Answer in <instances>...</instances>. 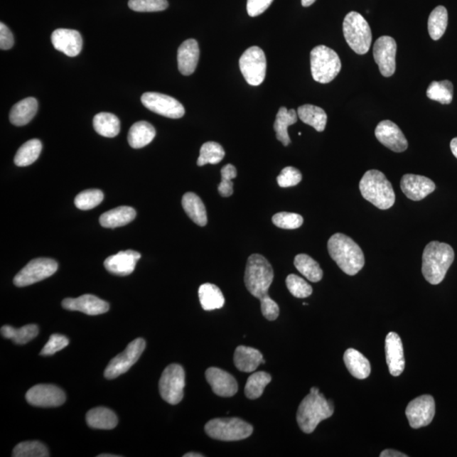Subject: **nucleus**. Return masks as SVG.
Listing matches in <instances>:
<instances>
[{
	"label": "nucleus",
	"instance_id": "1",
	"mask_svg": "<svg viewBox=\"0 0 457 457\" xmlns=\"http://www.w3.org/2000/svg\"><path fill=\"white\" fill-rule=\"evenodd\" d=\"M328 251L340 269L352 276L360 271L365 264L361 247L344 234L333 235L328 242Z\"/></svg>",
	"mask_w": 457,
	"mask_h": 457
},
{
	"label": "nucleus",
	"instance_id": "2",
	"mask_svg": "<svg viewBox=\"0 0 457 457\" xmlns=\"http://www.w3.org/2000/svg\"><path fill=\"white\" fill-rule=\"evenodd\" d=\"M454 259L455 252L449 244L429 242L424 248L421 265V272L426 281L432 285L441 283Z\"/></svg>",
	"mask_w": 457,
	"mask_h": 457
},
{
	"label": "nucleus",
	"instance_id": "3",
	"mask_svg": "<svg viewBox=\"0 0 457 457\" xmlns=\"http://www.w3.org/2000/svg\"><path fill=\"white\" fill-rule=\"evenodd\" d=\"M333 414L334 404L331 401H328L322 393H310L297 410V424L304 433L311 434L321 421L330 418Z\"/></svg>",
	"mask_w": 457,
	"mask_h": 457
},
{
	"label": "nucleus",
	"instance_id": "4",
	"mask_svg": "<svg viewBox=\"0 0 457 457\" xmlns=\"http://www.w3.org/2000/svg\"><path fill=\"white\" fill-rule=\"evenodd\" d=\"M359 188L362 196L380 210H389L396 202L392 183L380 171H367L360 181Z\"/></svg>",
	"mask_w": 457,
	"mask_h": 457
},
{
	"label": "nucleus",
	"instance_id": "5",
	"mask_svg": "<svg viewBox=\"0 0 457 457\" xmlns=\"http://www.w3.org/2000/svg\"><path fill=\"white\" fill-rule=\"evenodd\" d=\"M274 276L272 266L264 256L252 254L248 257L244 281L248 291L256 299L261 300L269 296Z\"/></svg>",
	"mask_w": 457,
	"mask_h": 457
},
{
	"label": "nucleus",
	"instance_id": "6",
	"mask_svg": "<svg viewBox=\"0 0 457 457\" xmlns=\"http://www.w3.org/2000/svg\"><path fill=\"white\" fill-rule=\"evenodd\" d=\"M343 33L350 48L358 55H365L372 43V31L367 21L358 12L352 11L345 16Z\"/></svg>",
	"mask_w": 457,
	"mask_h": 457
},
{
	"label": "nucleus",
	"instance_id": "7",
	"mask_svg": "<svg viewBox=\"0 0 457 457\" xmlns=\"http://www.w3.org/2000/svg\"><path fill=\"white\" fill-rule=\"evenodd\" d=\"M311 72L314 81L326 84L340 72L341 61L336 52L325 45L315 47L310 54Z\"/></svg>",
	"mask_w": 457,
	"mask_h": 457
},
{
	"label": "nucleus",
	"instance_id": "8",
	"mask_svg": "<svg viewBox=\"0 0 457 457\" xmlns=\"http://www.w3.org/2000/svg\"><path fill=\"white\" fill-rule=\"evenodd\" d=\"M205 432L221 441H238L252 436V426L238 418L212 419L205 425Z\"/></svg>",
	"mask_w": 457,
	"mask_h": 457
},
{
	"label": "nucleus",
	"instance_id": "9",
	"mask_svg": "<svg viewBox=\"0 0 457 457\" xmlns=\"http://www.w3.org/2000/svg\"><path fill=\"white\" fill-rule=\"evenodd\" d=\"M158 385L163 400L171 405L180 403L184 397L186 385L184 368L176 363L168 365L163 370Z\"/></svg>",
	"mask_w": 457,
	"mask_h": 457
},
{
	"label": "nucleus",
	"instance_id": "10",
	"mask_svg": "<svg viewBox=\"0 0 457 457\" xmlns=\"http://www.w3.org/2000/svg\"><path fill=\"white\" fill-rule=\"evenodd\" d=\"M240 70L246 82L251 86H259L264 82L267 70L264 52L257 46H252L240 58Z\"/></svg>",
	"mask_w": 457,
	"mask_h": 457
},
{
	"label": "nucleus",
	"instance_id": "11",
	"mask_svg": "<svg viewBox=\"0 0 457 457\" xmlns=\"http://www.w3.org/2000/svg\"><path fill=\"white\" fill-rule=\"evenodd\" d=\"M58 269V263L51 259H36L30 261L14 278L15 286L24 287L52 276Z\"/></svg>",
	"mask_w": 457,
	"mask_h": 457
},
{
	"label": "nucleus",
	"instance_id": "12",
	"mask_svg": "<svg viewBox=\"0 0 457 457\" xmlns=\"http://www.w3.org/2000/svg\"><path fill=\"white\" fill-rule=\"evenodd\" d=\"M146 348V343L143 338H137L127 345V348L121 354L117 355L109 363L104 371V377L108 380H114L119 375L125 374L130 368L139 361L141 355Z\"/></svg>",
	"mask_w": 457,
	"mask_h": 457
},
{
	"label": "nucleus",
	"instance_id": "13",
	"mask_svg": "<svg viewBox=\"0 0 457 457\" xmlns=\"http://www.w3.org/2000/svg\"><path fill=\"white\" fill-rule=\"evenodd\" d=\"M145 107L154 113L171 119L184 117L185 109L178 100L158 92H146L141 99Z\"/></svg>",
	"mask_w": 457,
	"mask_h": 457
},
{
	"label": "nucleus",
	"instance_id": "14",
	"mask_svg": "<svg viewBox=\"0 0 457 457\" xmlns=\"http://www.w3.org/2000/svg\"><path fill=\"white\" fill-rule=\"evenodd\" d=\"M436 414V402L429 394L412 400L406 409V415L412 429L425 427L431 423Z\"/></svg>",
	"mask_w": 457,
	"mask_h": 457
},
{
	"label": "nucleus",
	"instance_id": "15",
	"mask_svg": "<svg viewBox=\"0 0 457 457\" xmlns=\"http://www.w3.org/2000/svg\"><path fill=\"white\" fill-rule=\"evenodd\" d=\"M397 50L396 40L392 37H380L375 43V60L385 77H392L396 72Z\"/></svg>",
	"mask_w": 457,
	"mask_h": 457
},
{
	"label": "nucleus",
	"instance_id": "16",
	"mask_svg": "<svg viewBox=\"0 0 457 457\" xmlns=\"http://www.w3.org/2000/svg\"><path fill=\"white\" fill-rule=\"evenodd\" d=\"M65 394L54 385H38L26 394V401L31 405L40 407H56L63 405Z\"/></svg>",
	"mask_w": 457,
	"mask_h": 457
},
{
	"label": "nucleus",
	"instance_id": "17",
	"mask_svg": "<svg viewBox=\"0 0 457 457\" xmlns=\"http://www.w3.org/2000/svg\"><path fill=\"white\" fill-rule=\"evenodd\" d=\"M376 139L386 148L396 153H402L408 148L406 136L401 129L392 121L381 122L375 129Z\"/></svg>",
	"mask_w": 457,
	"mask_h": 457
},
{
	"label": "nucleus",
	"instance_id": "18",
	"mask_svg": "<svg viewBox=\"0 0 457 457\" xmlns=\"http://www.w3.org/2000/svg\"><path fill=\"white\" fill-rule=\"evenodd\" d=\"M401 188L407 198L412 201H420L436 190V184L428 177L407 174L402 176Z\"/></svg>",
	"mask_w": 457,
	"mask_h": 457
},
{
	"label": "nucleus",
	"instance_id": "19",
	"mask_svg": "<svg viewBox=\"0 0 457 457\" xmlns=\"http://www.w3.org/2000/svg\"><path fill=\"white\" fill-rule=\"evenodd\" d=\"M206 380L217 396L232 397L237 394L238 385L236 379L221 368L210 367L206 372Z\"/></svg>",
	"mask_w": 457,
	"mask_h": 457
},
{
	"label": "nucleus",
	"instance_id": "20",
	"mask_svg": "<svg viewBox=\"0 0 457 457\" xmlns=\"http://www.w3.org/2000/svg\"><path fill=\"white\" fill-rule=\"evenodd\" d=\"M51 41L55 50L69 57L77 56L82 51V38L75 30L56 29L52 33Z\"/></svg>",
	"mask_w": 457,
	"mask_h": 457
},
{
	"label": "nucleus",
	"instance_id": "21",
	"mask_svg": "<svg viewBox=\"0 0 457 457\" xmlns=\"http://www.w3.org/2000/svg\"><path fill=\"white\" fill-rule=\"evenodd\" d=\"M385 353L390 375L400 376L405 368V357L401 337L397 333L389 332L386 336Z\"/></svg>",
	"mask_w": 457,
	"mask_h": 457
},
{
	"label": "nucleus",
	"instance_id": "22",
	"mask_svg": "<svg viewBox=\"0 0 457 457\" xmlns=\"http://www.w3.org/2000/svg\"><path fill=\"white\" fill-rule=\"evenodd\" d=\"M62 306L70 311H78L87 315H100L107 313L109 304L107 301L90 294L83 295L77 299H66Z\"/></svg>",
	"mask_w": 457,
	"mask_h": 457
},
{
	"label": "nucleus",
	"instance_id": "23",
	"mask_svg": "<svg viewBox=\"0 0 457 457\" xmlns=\"http://www.w3.org/2000/svg\"><path fill=\"white\" fill-rule=\"evenodd\" d=\"M141 259L139 252L127 250L111 255L104 261V267L111 274L127 276L134 271L137 261Z\"/></svg>",
	"mask_w": 457,
	"mask_h": 457
},
{
	"label": "nucleus",
	"instance_id": "24",
	"mask_svg": "<svg viewBox=\"0 0 457 457\" xmlns=\"http://www.w3.org/2000/svg\"><path fill=\"white\" fill-rule=\"evenodd\" d=\"M199 55L200 50L196 40L188 39L181 44L177 55L180 72L184 75H192L197 68Z\"/></svg>",
	"mask_w": 457,
	"mask_h": 457
},
{
	"label": "nucleus",
	"instance_id": "25",
	"mask_svg": "<svg viewBox=\"0 0 457 457\" xmlns=\"http://www.w3.org/2000/svg\"><path fill=\"white\" fill-rule=\"evenodd\" d=\"M263 359V354L255 348L239 345L235 350V366L238 370L244 372H254L261 365Z\"/></svg>",
	"mask_w": 457,
	"mask_h": 457
},
{
	"label": "nucleus",
	"instance_id": "26",
	"mask_svg": "<svg viewBox=\"0 0 457 457\" xmlns=\"http://www.w3.org/2000/svg\"><path fill=\"white\" fill-rule=\"evenodd\" d=\"M38 109L37 100L35 97H26L13 106L10 113V121L16 127L26 126L36 115Z\"/></svg>",
	"mask_w": 457,
	"mask_h": 457
},
{
	"label": "nucleus",
	"instance_id": "27",
	"mask_svg": "<svg viewBox=\"0 0 457 457\" xmlns=\"http://www.w3.org/2000/svg\"><path fill=\"white\" fill-rule=\"evenodd\" d=\"M134 208L122 206L114 208L100 216V225L104 228L114 229L131 223L136 218Z\"/></svg>",
	"mask_w": 457,
	"mask_h": 457
},
{
	"label": "nucleus",
	"instance_id": "28",
	"mask_svg": "<svg viewBox=\"0 0 457 457\" xmlns=\"http://www.w3.org/2000/svg\"><path fill=\"white\" fill-rule=\"evenodd\" d=\"M344 362L350 374L358 380H365L370 376L371 365L370 361L361 353L353 348L345 350Z\"/></svg>",
	"mask_w": 457,
	"mask_h": 457
},
{
	"label": "nucleus",
	"instance_id": "29",
	"mask_svg": "<svg viewBox=\"0 0 457 457\" xmlns=\"http://www.w3.org/2000/svg\"><path fill=\"white\" fill-rule=\"evenodd\" d=\"M156 136V131L150 123L146 122H136L128 133V143L132 149L144 148L152 143Z\"/></svg>",
	"mask_w": 457,
	"mask_h": 457
},
{
	"label": "nucleus",
	"instance_id": "30",
	"mask_svg": "<svg viewBox=\"0 0 457 457\" xmlns=\"http://www.w3.org/2000/svg\"><path fill=\"white\" fill-rule=\"evenodd\" d=\"M183 207L186 215L194 223L199 226H205L208 223V215L205 205L201 198L193 193H186L183 198Z\"/></svg>",
	"mask_w": 457,
	"mask_h": 457
},
{
	"label": "nucleus",
	"instance_id": "31",
	"mask_svg": "<svg viewBox=\"0 0 457 457\" xmlns=\"http://www.w3.org/2000/svg\"><path fill=\"white\" fill-rule=\"evenodd\" d=\"M87 424L97 429H112L118 424V418L113 411L106 407H96L87 412Z\"/></svg>",
	"mask_w": 457,
	"mask_h": 457
},
{
	"label": "nucleus",
	"instance_id": "32",
	"mask_svg": "<svg viewBox=\"0 0 457 457\" xmlns=\"http://www.w3.org/2000/svg\"><path fill=\"white\" fill-rule=\"evenodd\" d=\"M297 115L301 122L311 126L318 132L325 131L327 124L326 111L318 106L304 104L297 109Z\"/></svg>",
	"mask_w": 457,
	"mask_h": 457
},
{
	"label": "nucleus",
	"instance_id": "33",
	"mask_svg": "<svg viewBox=\"0 0 457 457\" xmlns=\"http://www.w3.org/2000/svg\"><path fill=\"white\" fill-rule=\"evenodd\" d=\"M199 301L205 311L223 308L225 297L220 288L214 284H203L198 290Z\"/></svg>",
	"mask_w": 457,
	"mask_h": 457
},
{
	"label": "nucleus",
	"instance_id": "34",
	"mask_svg": "<svg viewBox=\"0 0 457 457\" xmlns=\"http://www.w3.org/2000/svg\"><path fill=\"white\" fill-rule=\"evenodd\" d=\"M297 122V112L295 109L288 110L286 107H281L279 109L276 119L274 124V129L276 133L277 139L281 141L284 146H288L291 144V139L288 134V127L293 125Z\"/></svg>",
	"mask_w": 457,
	"mask_h": 457
},
{
	"label": "nucleus",
	"instance_id": "35",
	"mask_svg": "<svg viewBox=\"0 0 457 457\" xmlns=\"http://www.w3.org/2000/svg\"><path fill=\"white\" fill-rule=\"evenodd\" d=\"M93 127L97 133L105 137L117 136L121 130L119 119L113 114L102 112L93 118Z\"/></svg>",
	"mask_w": 457,
	"mask_h": 457
},
{
	"label": "nucleus",
	"instance_id": "36",
	"mask_svg": "<svg viewBox=\"0 0 457 457\" xmlns=\"http://www.w3.org/2000/svg\"><path fill=\"white\" fill-rule=\"evenodd\" d=\"M295 267L311 282L321 281L323 272L318 262L307 254L296 255L294 260Z\"/></svg>",
	"mask_w": 457,
	"mask_h": 457
},
{
	"label": "nucleus",
	"instance_id": "37",
	"mask_svg": "<svg viewBox=\"0 0 457 457\" xmlns=\"http://www.w3.org/2000/svg\"><path fill=\"white\" fill-rule=\"evenodd\" d=\"M43 149L41 141L38 139H32L26 141L17 151L15 156V163L19 167H26L32 165L39 157Z\"/></svg>",
	"mask_w": 457,
	"mask_h": 457
},
{
	"label": "nucleus",
	"instance_id": "38",
	"mask_svg": "<svg viewBox=\"0 0 457 457\" xmlns=\"http://www.w3.org/2000/svg\"><path fill=\"white\" fill-rule=\"evenodd\" d=\"M448 25V12L445 7L438 6L429 17L428 29L430 38L434 41L441 39Z\"/></svg>",
	"mask_w": 457,
	"mask_h": 457
},
{
	"label": "nucleus",
	"instance_id": "39",
	"mask_svg": "<svg viewBox=\"0 0 457 457\" xmlns=\"http://www.w3.org/2000/svg\"><path fill=\"white\" fill-rule=\"evenodd\" d=\"M1 335L6 339H11L17 345H24L33 340L38 335V327L36 325H28L16 329L9 326L1 328Z\"/></svg>",
	"mask_w": 457,
	"mask_h": 457
},
{
	"label": "nucleus",
	"instance_id": "40",
	"mask_svg": "<svg viewBox=\"0 0 457 457\" xmlns=\"http://www.w3.org/2000/svg\"><path fill=\"white\" fill-rule=\"evenodd\" d=\"M454 87L450 81L433 82L428 87L427 96L429 100L442 104H449L453 100Z\"/></svg>",
	"mask_w": 457,
	"mask_h": 457
},
{
	"label": "nucleus",
	"instance_id": "41",
	"mask_svg": "<svg viewBox=\"0 0 457 457\" xmlns=\"http://www.w3.org/2000/svg\"><path fill=\"white\" fill-rule=\"evenodd\" d=\"M271 376L266 372H257L252 374L247 381L245 394L248 399L255 400L264 393V390L270 382Z\"/></svg>",
	"mask_w": 457,
	"mask_h": 457
},
{
	"label": "nucleus",
	"instance_id": "42",
	"mask_svg": "<svg viewBox=\"0 0 457 457\" xmlns=\"http://www.w3.org/2000/svg\"><path fill=\"white\" fill-rule=\"evenodd\" d=\"M225 155L223 146L215 141H208L204 144L200 149V155L198 159V166H203L211 163H219Z\"/></svg>",
	"mask_w": 457,
	"mask_h": 457
},
{
	"label": "nucleus",
	"instance_id": "43",
	"mask_svg": "<svg viewBox=\"0 0 457 457\" xmlns=\"http://www.w3.org/2000/svg\"><path fill=\"white\" fill-rule=\"evenodd\" d=\"M14 457L50 456L47 447L39 441H25L18 443L13 450Z\"/></svg>",
	"mask_w": 457,
	"mask_h": 457
},
{
	"label": "nucleus",
	"instance_id": "44",
	"mask_svg": "<svg viewBox=\"0 0 457 457\" xmlns=\"http://www.w3.org/2000/svg\"><path fill=\"white\" fill-rule=\"evenodd\" d=\"M103 192L97 189L83 190L75 198V205L81 210H92L104 200Z\"/></svg>",
	"mask_w": 457,
	"mask_h": 457
},
{
	"label": "nucleus",
	"instance_id": "45",
	"mask_svg": "<svg viewBox=\"0 0 457 457\" xmlns=\"http://www.w3.org/2000/svg\"><path fill=\"white\" fill-rule=\"evenodd\" d=\"M286 283L288 290L297 299H306L312 295V286L296 274L288 275Z\"/></svg>",
	"mask_w": 457,
	"mask_h": 457
},
{
	"label": "nucleus",
	"instance_id": "46",
	"mask_svg": "<svg viewBox=\"0 0 457 457\" xmlns=\"http://www.w3.org/2000/svg\"><path fill=\"white\" fill-rule=\"evenodd\" d=\"M274 225L285 230H295L303 224V216L294 213L281 212L274 215L272 218Z\"/></svg>",
	"mask_w": 457,
	"mask_h": 457
},
{
	"label": "nucleus",
	"instance_id": "47",
	"mask_svg": "<svg viewBox=\"0 0 457 457\" xmlns=\"http://www.w3.org/2000/svg\"><path fill=\"white\" fill-rule=\"evenodd\" d=\"M128 6L136 12H158L166 10L167 0H129Z\"/></svg>",
	"mask_w": 457,
	"mask_h": 457
},
{
	"label": "nucleus",
	"instance_id": "48",
	"mask_svg": "<svg viewBox=\"0 0 457 457\" xmlns=\"http://www.w3.org/2000/svg\"><path fill=\"white\" fill-rule=\"evenodd\" d=\"M237 176V168L232 165H226L221 168V183L218 186L219 193L222 197L228 198L233 194L232 179Z\"/></svg>",
	"mask_w": 457,
	"mask_h": 457
},
{
	"label": "nucleus",
	"instance_id": "49",
	"mask_svg": "<svg viewBox=\"0 0 457 457\" xmlns=\"http://www.w3.org/2000/svg\"><path fill=\"white\" fill-rule=\"evenodd\" d=\"M301 179H303V175L299 170L288 166L283 168L281 174L277 177V183L281 188H286L299 185Z\"/></svg>",
	"mask_w": 457,
	"mask_h": 457
},
{
	"label": "nucleus",
	"instance_id": "50",
	"mask_svg": "<svg viewBox=\"0 0 457 457\" xmlns=\"http://www.w3.org/2000/svg\"><path fill=\"white\" fill-rule=\"evenodd\" d=\"M69 345L68 337L59 334L52 335L50 340L40 353L42 356H51L60 350H63Z\"/></svg>",
	"mask_w": 457,
	"mask_h": 457
},
{
	"label": "nucleus",
	"instance_id": "51",
	"mask_svg": "<svg viewBox=\"0 0 457 457\" xmlns=\"http://www.w3.org/2000/svg\"><path fill=\"white\" fill-rule=\"evenodd\" d=\"M261 301V311L265 318L269 321H274L279 317V308L275 301L270 299L269 296H266Z\"/></svg>",
	"mask_w": 457,
	"mask_h": 457
},
{
	"label": "nucleus",
	"instance_id": "52",
	"mask_svg": "<svg viewBox=\"0 0 457 457\" xmlns=\"http://www.w3.org/2000/svg\"><path fill=\"white\" fill-rule=\"evenodd\" d=\"M274 0H247V11L251 17L263 14L271 6Z\"/></svg>",
	"mask_w": 457,
	"mask_h": 457
},
{
	"label": "nucleus",
	"instance_id": "53",
	"mask_svg": "<svg viewBox=\"0 0 457 457\" xmlns=\"http://www.w3.org/2000/svg\"><path fill=\"white\" fill-rule=\"evenodd\" d=\"M14 45V37L6 24L0 23V48L2 50H11Z\"/></svg>",
	"mask_w": 457,
	"mask_h": 457
},
{
	"label": "nucleus",
	"instance_id": "54",
	"mask_svg": "<svg viewBox=\"0 0 457 457\" xmlns=\"http://www.w3.org/2000/svg\"><path fill=\"white\" fill-rule=\"evenodd\" d=\"M407 455L394 450H385L381 452L380 457H407Z\"/></svg>",
	"mask_w": 457,
	"mask_h": 457
},
{
	"label": "nucleus",
	"instance_id": "55",
	"mask_svg": "<svg viewBox=\"0 0 457 457\" xmlns=\"http://www.w3.org/2000/svg\"><path fill=\"white\" fill-rule=\"evenodd\" d=\"M451 149L452 154H453L454 156L457 158V137L451 140Z\"/></svg>",
	"mask_w": 457,
	"mask_h": 457
},
{
	"label": "nucleus",
	"instance_id": "56",
	"mask_svg": "<svg viewBox=\"0 0 457 457\" xmlns=\"http://www.w3.org/2000/svg\"><path fill=\"white\" fill-rule=\"evenodd\" d=\"M315 1H316V0H301V4H303L304 7H308L312 6Z\"/></svg>",
	"mask_w": 457,
	"mask_h": 457
},
{
	"label": "nucleus",
	"instance_id": "57",
	"mask_svg": "<svg viewBox=\"0 0 457 457\" xmlns=\"http://www.w3.org/2000/svg\"><path fill=\"white\" fill-rule=\"evenodd\" d=\"M184 457H203L204 456L200 453H195V452H190L183 456Z\"/></svg>",
	"mask_w": 457,
	"mask_h": 457
},
{
	"label": "nucleus",
	"instance_id": "58",
	"mask_svg": "<svg viewBox=\"0 0 457 457\" xmlns=\"http://www.w3.org/2000/svg\"><path fill=\"white\" fill-rule=\"evenodd\" d=\"M310 393L318 394L321 392H319V389L317 387H313L311 388V389H310Z\"/></svg>",
	"mask_w": 457,
	"mask_h": 457
},
{
	"label": "nucleus",
	"instance_id": "59",
	"mask_svg": "<svg viewBox=\"0 0 457 457\" xmlns=\"http://www.w3.org/2000/svg\"><path fill=\"white\" fill-rule=\"evenodd\" d=\"M100 457H118V456H114V455H107V454H104V455H100Z\"/></svg>",
	"mask_w": 457,
	"mask_h": 457
}]
</instances>
